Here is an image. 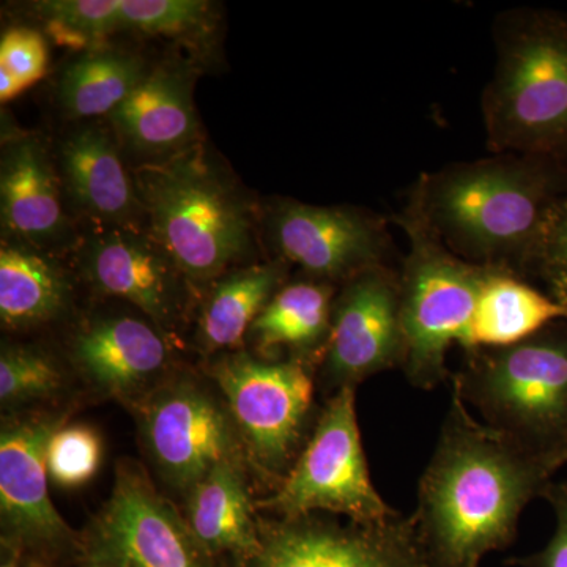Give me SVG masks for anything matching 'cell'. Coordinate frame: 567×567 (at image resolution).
I'll list each match as a JSON object with an SVG mask.
<instances>
[{
    "label": "cell",
    "instance_id": "6da1fadb",
    "mask_svg": "<svg viewBox=\"0 0 567 567\" xmlns=\"http://www.w3.org/2000/svg\"><path fill=\"white\" fill-rule=\"evenodd\" d=\"M567 464V446L536 450L476 420L451 395L413 514L431 567H480L517 536L518 518Z\"/></svg>",
    "mask_w": 567,
    "mask_h": 567
},
{
    "label": "cell",
    "instance_id": "7a4b0ae2",
    "mask_svg": "<svg viewBox=\"0 0 567 567\" xmlns=\"http://www.w3.org/2000/svg\"><path fill=\"white\" fill-rule=\"evenodd\" d=\"M546 182L525 155H496L423 175L405 213L465 262L522 276L548 226Z\"/></svg>",
    "mask_w": 567,
    "mask_h": 567
},
{
    "label": "cell",
    "instance_id": "3957f363",
    "mask_svg": "<svg viewBox=\"0 0 567 567\" xmlns=\"http://www.w3.org/2000/svg\"><path fill=\"white\" fill-rule=\"evenodd\" d=\"M152 237L185 278L207 282L254 248L252 207L197 142L134 174Z\"/></svg>",
    "mask_w": 567,
    "mask_h": 567
},
{
    "label": "cell",
    "instance_id": "277c9868",
    "mask_svg": "<svg viewBox=\"0 0 567 567\" xmlns=\"http://www.w3.org/2000/svg\"><path fill=\"white\" fill-rule=\"evenodd\" d=\"M481 421L536 450L567 446V338L548 328L518 344L477 349L451 379Z\"/></svg>",
    "mask_w": 567,
    "mask_h": 567
},
{
    "label": "cell",
    "instance_id": "5b68a950",
    "mask_svg": "<svg viewBox=\"0 0 567 567\" xmlns=\"http://www.w3.org/2000/svg\"><path fill=\"white\" fill-rule=\"evenodd\" d=\"M496 51L483 96L488 151L529 156L567 134V37L514 11L499 21Z\"/></svg>",
    "mask_w": 567,
    "mask_h": 567
},
{
    "label": "cell",
    "instance_id": "8992f818",
    "mask_svg": "<svg viewBox=\"0 0 567 567\" xmlns=\"http://www.w3.org/2000/svg\"><path fill=\"white\" fill-rule=\"evenodd\" d=\"M399 223L409 238V254L399 271L405 342L401 371L410 385L434 390L450 379L447 352L464 346L491 267L458 259L409 213Z\"/></svg>",
    "mask_w": 567,
    "mask_h": 567
},
{
    "label": "cell",
    "instance_id": "52a82bcc",
    "mask_svg": "<svg viewBox=\"0 0 567 567\" xmlns=\"http://www.w3.org/2000/svg\"><path fill=\"white\" fill-rule=\"evenodd\" d=\"M257 506L281 518L328 513L358 524H379L398 514L371 480L358 425L357 388H342L328 399L292 468L275 495Z\"/></svg>",
    "mask_w": 567,
    "mask_h": 567
},
{
    "label": "cell",
    "instance_id": "ba28073f",
    "mask_svg": "<svg viewBox=\"0 0 567 567\" xmlns=\"http://www.w3.org/2000/svg\"><path fill=\"white\" fill-rule=\"evenodd\" d=\"M213 375L254 461L281 484L308 442L316 388L311 365L240 353L224 358Z\"/></svg>",
    "mask_w": 567,
    "mask_h": 567
},
{
    "label": "cell",
    "instance_id": "9c48e42d",
    "mask_svg": "<svg viewBox=\"0 0 567 567\" xmlns=\"http://www.w3.org/2000/svg\"><path fill=\"white\" fill-rule=\"evenodd\" d=\"M404 357L399 271L382 265L342 284L322 352V372L333 394L402 369Z\"/></svg>",
    "mask_w": 567,
    "mask_h": 567
},
{
    "label": "cell",
    "instance_id": "30bf717a",
    "mask_svg": "<svg viewBox=\"0 0 567 567\" xmlns=\"http://www.w3.org/2000/svg\"><path fill=\"white\" fill-rule=\"evenodd\" d=\"M260 539L251 567H431L412 516L401 513L379 524L281 518Z\"/></svg>",
    "mask_w": 567,
    "mask_h": 567
},
{
    "label": "cell",
    "instance_id": "8fae6325",
    "mask_svg": "<svg viewBox=\"0 0 567 567\" xmlns=\"http://www.w3.org/2000/svg\"><path fill=\"white\" fill-rule=\"evenodd\" d=\"M270 234L284 260L298 265L309 279L328 284H344L388 265L391 251L386 223L353 207L282 200L271 213Z\"/></svg>",
    "mask_w": 567,
    "mask_h": 567
},
{
    "label": "cell",
    "instance_id": "7c38bea8",
    "mask_svg": "<svg viewBox=\"0 0 567 567\" xmlns=\"http://www.w3.org/2000/svg\"><path fill=\"white\" fill-rule=\"evenodd\" d=\"M100 565L200 567L193 533L133 465L117 470L114 491L95 528Z\"/></svg>",
    "mask_w": 567,
    "mask_h": 567
},
{
    "label": "cell",
    "instance_id": "4fadbf2b",
    "mask_svg": "<svg viewBox=\"0 0 567 567\" xmlns=\"http://www.w3.org/2000/svg\"><path fill=\"white\" fill-rule=\"evenodd\" d=\"M142 427L153 461L175 486L192 491L215 466L233 461L229 421L194 388L156 394L144 410Z\"/></svg>",
    "mask_w": 567,
    "mask_h": 567
},
{
    "label": "cell",
    "instance_id": "5bb4252c",
    "mask_svg": "<svg viewBox=\"0 0 567 567\" xmlns=\"http://www.w3.org/2000/svg\"><path fill=\"white\" fill-rule=\"evenodd\" d=\"M84 271L96 289L137 306L153 322H173L183 274L152 234L96 229L84 246Z\"/></svg>",
    "mask_w": 567,
    "mask_h": 567
},
{
    "label": "cell",
    "instance_id": "9a60e30c",
    "mask_svg": "<svg viewBox=\"0 0 567 567\" xmlns=\"http://www.w3.org/2000/svg\"><path fill=\"white\" fill-rule=\"evenodd\" d=\"M61 421L37 416L3 425L0 434V507L7 524L32 540L65 539L71 529L48 492L47 447Z\"/></svg>",
    "mask_w": 567,
    "mask_h": 567
},
{
    "label": "cell",
    "instance_id": "2e32d148",
    "mask_svg": "<svg viewBox=\"0 0 567 567\" xmlns=\"http://www.w3.org/2000/svg\"><path fill=\"white\" fill-rule=\"evenodd\" d=\"M122 141L144 163L162 162L197 144L193 76L185 66L163 65L111 114Z\"/></svg>",
    "mask_w": 567,
    "mask_h": 567
},
{
    "label": "cell",
    "instance_id": "e0dca14e",
    "mask_svg": "<svg viewBox=\"0 0 567 567\" xmlns=\"http://www.w3.org/2000/svg\"><path fill=\"white\" fill-rule=\"evenodd\" d=\"M61 158L71 200L99 229H141L145 215L136 183L107 132L82 126L63 142Z\"/></svg>",
    "mask_w": 567,
    "mask_h": 567
},
{
    "label": "cell",
    "instance_id": "ac0fdd59",
    "mask_svg": "<svg viewBox=\"0 0 567 567\" xmlns=\"http://www.w3.org/2000/svg\"><path fill=\"white\" fill-rule=\"evenodd\" d=\"M0 208L3 226L18 244L41 252L70 240L58 177L39 141H14L3 153Z\"/></svg>",
    "mask_w": 567,
    "mask_h": 567
},
{
    "label": "cell",
    "instance_id": "d6986e66",
    "mask_svg": "<svg viewBox=\"0 0 567 567\" xmlns=\"http://www.w3.org/2000/svg\"><path fill=\"white\" fill-rule=\"evenodd\" d=\"M559 319H567L566 306L529 286L522 276L491 268L461 349L466 353L518 344Z\"/></svg>",
    "mask_w": 567,
    "mask_h": 567
},
{
    "label": "cell",
    "instance_id": "ffe728a7",
    "mask_svg": "<svg viewBox=\"0 0 567 567\" xmlns=\"http://www.w3.org/2000/svg\"><path fill=\"white\" fill-rule=\"evenodd\" d=\"M74 357L92 382L114 393L133 390L166 363L162 336L134 317H111L78 334Z\"/></svg>",
    "mask_w": 567,
    "mask_h": 567
},
{
    "label": "cell",
    "instance_id": "44dd1931",
    "mask_svg": "<svg viewBox=\"0 0 567 567\" xmlns=\"http://www.w3.org/2000/svg\"><path fill=\"white\" fill-rule=\"evenodd\" d=\"M334 298L333 284L316 279L287 284L265 306L249 333L262 352L289 350L309 364L305 358L323 352L327 344Z\"/></svg>",
    "mask_w": 567,
    "mask_h": 567
},
{
    "label": "cell",
    "instance_id": "7402d4cb",
    "mask_svg": "<svg viewBox=\"0 0 567 567\" xmlns=\"http://www.w3.org/2000/svg\"><path fill=\"white\" fill-rule=\"evenodd\" d=\"M189 492V532L197 543L208 550L251 558L259 551L262 539L254 524L251 499L233 461L215 466Z\"/></svg>",
    "mask_w": 567,
    "mask_h": 567
},
{
    "label": "cell",
    "instance_id": "603a6c76",
    "mask_svg": "<svg viewBox=\"0 0 567 567\" xmlns=\"http://www.w3.org/2000/svg\"><path fill=\"white\" fill-rule=\"evenodd\" d=\"M282 260L235 271L213 287L200 316V339L210 350L238 349L246 333L281 289Z\"/></svg>",
    "mask_w": 567,
    "mask_h": 567
},
{
    "label": "cell",
    "instance_id": "cb8c5ba5",
    "mask_svg": "<svg viewBox=\"0 0 567 567\" xmlns=\"http://www.w3.org/2000/svg\"><path fill=\"white\" fill-rule=\"evenodd\" d=\"M66 282L44 254L24 245L0 249V319L9 328L47 322L63 308Z\"/></svg>",
    "mask_w": 567,
    "mask_h": 567
},
{
    "label": "cell",
    "instance_id": "d4e9b609",
    "mask_svg": "<svg viewBox=\"0 0 567 567\" xmlns=\"http://www.w3.org/2000/svg\"><path fill=\"white\" fill-rule=\"evenodd\" d=\"M144 62L121 51H96L71 63L59 87L73 117L112 114L147 76Z\"/></svg>",
    "mask_w": 567,
    "mask_h": 567
},
{
    "label": "cell",
    "instance_id": "484cf974",
    "mask_svg": "<svg viewBox=\"0 0 567 567\" xmlns=\"http://www.w3.org/2000/svg\"><path fill=\"white\" fill-rule=\"evenodd\" d=\"M123 0H59L40 3L52 39L63 47L76 48L99 43L107 33L121 28Z\"/></svg>",
    "mask_w": 567,
    "mask_h": 567
},
{
    "label": "cell",
    "instance_id": "4316f807",
    "mask_svg": "<svg viewBox=\"0 0 567 567\" xmlns=\"http://www.w3.org/2000/svg\"><path fill=\"white\" fill-rule=\"evenodd\" d=\"M102 451V440L91 425L59 427L47 447L48 475L61 487L84 486L99 472Z\"/></svg>",
    "mask_w": 567,
    "mask_h": 567
},
{
    "label": "cell",
    "instance_id": "83f0119b",
    "mask_svg": "<svg viewBox=\"0 0 567 567\" xmlns=\"http://www.w3.org/2000/svg\"><path fill=\"white\" fill-rule=\"evenodd\" d=\"M210 3L199 0H123L122 28L148 35L183 37L208 28Z\"/></svg>",
    "mask_w": 567,
    "mask_h": 567
},
{
    "label": "cell",
    "instance_id": "f1b7e54d",
    "mask_svg": "<svg viewBox=\"0 0 567 567\" xmlns=\"http://www.w3.org/2000/svg\"><path fill=\"white\" fill-rule=\"evenodd\" d=\"M61 386V371L43 353L22 347H7L2 350L0 399L3 404L48 398Z\"/></svg>",
    "mask_w": 567,
    "mask_h": 567
},
{
    "label": "cell",
    "instance_id": "f546056e",
    "mask_svg": "<svg viewBox=\"0 0 567 567\" xmlns=\"http://www.w3.org/2000/svg\"><path fill=\"white\" fill-rule=\"evenodd\" d=\"M47 65V43L39 32L21 28L3 33L0 41V71L13 76L24 91L44 76Z\"/></svg>",
    "mask_w": 567,
    "mask_h": 567
},
{
    "label": "cell",
    "instance_id": "4dcf8cb0",
    "mask_svg": "<svg viewBox=\"0 0 567 567\" xmlns=\"http://www.w3.org/2000/svg\"><path fill=\"white\" fill-rule=\"evenodd\" d=\"M543 498L554 509L557 528L550 543L529 557L507 559V565L520 567H567V481L548 484Z\"/></svg>",
    "mask_w": 567,
    "mask_h": 567
},
{
    "label": "cell",
    "instance_id": "1f68e13d",
    "mask_svg": "<svg viewBox=\"0 0 567 567\" xmlns=\"http://www.w3.org/2000/svg\"><path fill=\"white\" fill-rule=\"evenodd\" d=\"M537 256L546 259L548 279L555 289V300L567 308V213L557 219V223H550Z\"/></svg>",
    "mask_w": 567,
    "mask_h": 567
},
{
    "label": "cell",
    "instance_id": "d6a6232c",
    "mask_svg": "<svg viewBox=\"0 0 567 567\" xmlns=\"http://www.w3.org/2000/svg\"><path fill=\"white\" fill-rule=\"evenodd\" d=\"M2 567H18L17 563L13 561V559H9V561H3Z\"/></svg>",
    "mask_w": 567,
    "mask_h": 567
},
{
    "label": "cell",
    "instance_id": "836d02e7",
    "mask_svg": "<svg viewBox=\"0 0 567 567\" xmlns=\"http://www.w3.org/2000/svg\"><path fill=\"white\" fill-rule=\"evenodd\" d=\"M93 567H111V566H106V565H96V566H93Z\"/></svg>",
    "mask_w": 567,
    "mask_h": 567
}]
</instances>
